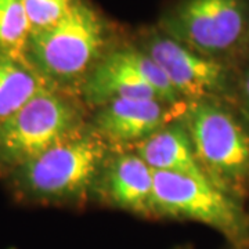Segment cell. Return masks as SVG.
I'll return each mask as SVG.
<instances>
[{
    "label": "cell",
    "mask_w": 249,
    "mask_h": 249,
    "mask_svg": "<svg viewBox=\"0 0 249 249\" xmlns=\"http://www.w3.org/2000/svg\"><path fill=\"white\" fill-rule=\"evenodd\" d=\"M241 202L208 180L154 170V217L202 223L237 249H248L249 217Z\"/></svg>",
    "instance_id": "5"
},
{
    "label": "cell",
    "mask_w": 249,
    "mask_h": 249,
    "mask_svg": "<svg viewBox=\"0 0 249 249\" xmlns=\"http://www.w3.org/2000/svg\"><path fill=\"white\" fill-rule=\"evenodd\" d=\"M137 45L165 72L183 101L223 100L231 90V75L222 60L196 53L158 28L147 31Z\"/></svg>",
    "instance_id": "8"
},
{
    "label": "cell",
    "mask_w": 249,
    "mask_h": 249,
    "mask_svg": "<svg viewBox=\"0 0 249 249\" xmlns=\"http://www.w3.org/2000/svg\"><path fill=\"white\" fill-rule=\"evenodd\" d=\"M133 151L152 170L208 180L196 160L186 126L178 116L144 142L134 145Z\"/></svg>",
    "instance_id": "11"
},
{
    "label": "cell",
    "mask_w": 249,
    "mask_h": 249,
    "mask_svg": "<svg viewBox=\"0 0 249 249\" xmlns=\"http://www.w3.org/2000/svg\"><path fill=\"white\" fill-rule=\"evenodd\" d=\"M83 124L82 107L71 93L43 86L0 122V178H6Z\"/></svg>",
    "instance_id": "4"
},
{
    "label": "cell",
    "mask_w": 249,
    "mask_h": 249,
    "mask_svg": "<svg viewBox=\"0 0 249 249\" xmlns=\"http://www.w3.org/2000/svg\"><path fill=\"white\" fill-rule=\"evenodd\" d=\"M94 190L116 209L154 217V170L133 150H115V155L109 154Z\"/></svg>",
    "instance_id": "10"
},
{
    "label": "cell",
    "mask_w": 249,
    "mask_h": 249,
    "mask_svg": "<svg viewBox=\"0 0 249 249\" xmlns=\"http://www.w3.org/2000/svg\"><path fill=\"white\" fill-rule=\"evenodd\" d=\"M75 0H24L31 32L42 31L58 22Z\"/></svg>",
    "instance_id": "14"
},
{
    "label": "cell",
    "mask_w": 249,
    "mask_h": 249,
    "mask_svg": "<svg viewBox=\"0 0 249 249\" xmlns=\"http://www.w3.org/2000/svg\"><path fill=\"white\" fill-rule=\"evenodd\" d=\"M247 45H248V49H249V31H248V36H247Z\"/></svg>",
    "instance_id": "16"
},
{
    "label": "cell",
    "mask_w": 249,
    "mask_h": 249,
    "mask_svg": "<svg viewBox=\"0 0 249 249\" xmlns=\"http://www.w3.org/2000/svg\"><path fill=\"white\" fill-rule=\"evenodd\" d=\"M158 29L206 57L222 60L245 42L248 0H175L163 10Z\"/></svg>",
    "instance_id": "6"
},
{
    "label": "cell",
    "mask_w": 249,
    "mask_h": 249,
    "mask_svg": "<svg viewBox=\"0 0 249 249\" xmlns=\"http://www.w3.org/2000/svg\"><path fill=\"white\" fill-rule=\"evenodd\" d=\"M43 86L22 55L0 52V122L18 111Z\"/></svg>",
    "instance_id": "12"
},
{
    "label": "cell",
    "mask_w": 249,
    "mask_h": 249,
    "mask_svg": "<svg viewBox=\"0 0 249 249\" xmlns=\"http://www.w3.org/2000/svg\"><path fill=\"white\" fill-rule=\"evenodd\" d=\"M29 34L24 0H0V52L22 55Z\"/></svg>",
    "instance_id": "13"
},
{
    "label": "cell",
    "mask_w": 249,
    "mask_h": 249,
    "mask_svg": "<svg viewBox=\"0 0 249 249\" xmlns=\"http://www.w3.org/2000/svg\"><path fill=\"white\" fill-rule=\"evenodd\" d=\"M109 36L100 10L89 0H75L58 22L29 34L22 57L45 86L72 94L109 50Z\"/></svg>",
    "instance_id": "2"
},
{
    "label": "cell",
    "mask_w": 249,
    "mask_h": 249,
    "mask_svg": "<svg viewBox=\"0 0 249 249\" xmlns=\"http://www.w3.org/2000/svg\"><path fill=\"white\" fill-rule=\"evenodd\" d=\"M178 249H188L187 247H183V248H178Z\"/></svg>",
    "instance_id": "17"
},
{
    "label": "cell",
    "mask_w": 249,
    "mask_h": 249,
    "mask_svg": "<svg viewBox=\"0 0 249 249\" xmlns=\"http://www.w3.org/2000/svg\"><path fill=\"white\" fill-rule=\"evenodd\" d=\"M183 103L169 106L155 98H115L97 107L91 126L114 150H132L176 119Z\"/></svg>",
    "instance_id": "9"
},
{
    "label": "cell",
    "mask_w": 249,
    "mask_h": 249,
    "mask_svg": "<svg viewBox=\"0 0 249 249\" xmlns=\"http://www.w3.org/2000/svg\"><path fill=\"white\" fill-rule=\"evenodd\" d=\"M86 104L100 107L115 98H155L183 103L165 72L139 45L109 47L80 86Z\"/></svg>",
    "instance_id": "7"
},
{
    "label": "cell",
    "mask_w": 249,
    "mask_h": 249,
    "mask_svg": "<svg viewBox=\"0 0 249 249\" xmlns=\"http://www.w3.org/2000/svg\"><path fill=\"white\" fill-rule=\"evenodd\" d=\"M178 118L208 180L242 201L249 194V127L245 122L222 98L184 101Z\"/></svg>",
    "instance_id": "3"
},
{
    "label": "cell",
    "mask_w": 249,
    "mask_h": 249,
    "mask_svg": "<svg viewBox=\"0 0 249 249\" xmlns=\"http://www.w3.org/2000/svg\"><path fill=\"white\" fill-rule=\"evenodd\" d=\"M112 147L90 124L54 144L6 178L18 201L35 205H71L88 198Z\"/></svg>",
    "instance_id": "1"
},
{
    "label": "cell",
    "mask_w": 249,
    "mask_h": 249,
    "mask_svg": "<svg viewBox=\"0 0 249 249\" xmlns=\"http://www.w3.org/2000/svg\"><path fill=\"white\" fill-rule=\"evenodd\" d=\"M241 93H242V97L245 104L249 107V68L247 71L244 72L242 78H241Z\"/></svg>",
    "instance_id": "15"
}]
</instances>
